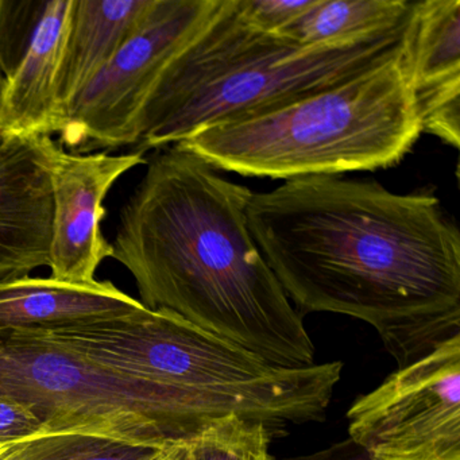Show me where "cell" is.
Segmentation results:
<instances>
[{"label":"cell","instance_id":"cell-20","mask_svg":"<svg viewBox=\"0 0 460 460\" xmlns=\"http://www.w3.org/2000/svg\"><path fill=\"white\" fill-rule=\"evenodd\" d=\"M42 427L44 421L31 406L12 398L0 397V444L36 435Z\"/></svg>","mask_w":460,"mask_h":460},{"label":"cell","instance_id":"cell-6","mask_svg":"<svg viewBox=\"0 0 460 460\" xmlns=\"http://www.w3.org/2000/svg\"><path fill=\"white\" fill-rule=\"evenodd\" d=\"M0 397L31 406L48 432H85L165 447L192 438L155 387L34 335L0 332Z\"/></svg>","mask_w":460,"mask_h":460},{"label":"cell","instance_id":"cell-3","mask_svg":"<svg viewBox=\"0 0 460 460\" xmlns=\"http://www.w3.org/2000/svg\"><path fill=\"white\" fill-rule=\"evenodd\" d=\"M34 335L119 376L163 393L193 435L207 422L236 416L261 422L270 438L325 419L343 363L289 368L271 365L243 347L165 309Z\"/></svg>","mask_w":460,"mask_h":460},{"label":"cell","instance_id":"cell-22","mask_svg":"<svg viewBox=\"0 0 460 460\" xmlns=\"http://www.w3.org/2000/svg\"><path fill=\"white\" fill-rule=\"evenodd\" d=\"M150 460H192V452L188 441H177L166 447L157 456Z\"/></svg>","mask_w":460,"mask_h":460},{"label":"cell","instance_id":"cell-25","mask_svg":"<svg viewBox=\"0 0 460 460\" xmlns=\"http://www.w3.org/2000/svg\"><path fill=\"white\" fill-rule=\"evenodd\" d=\"M190 452H192V451H190ZM192 460H196V459H195V456H193V454H192Z\"/></svg>","mask_w":460,"mask_h":460},{"label":"cell","instance_id":"cell-23","mask_svg":"<svg viewBox=\"0 0 460 460\" xmlns=\"http://www.w3.org/2000/svg\"><path fill=\"white\" fill-rule=\"evenodd\" d=\"M13 443H2L0 444V460H12V448Z\"/></svg>","mask_w":460,"mask_h":460},{"label":"cell","instance_id":"cell-21","mask_svg":"<svg viewBox=\"0 0 460 460\" xmlns=\"http://www.w3.org/2000/svg\"><path fill=\"white\" fill-rule=\"evenodd\" d=\"M277 460V459H274ZM279 460H370L366 452L358 447L351 438L338 441L327 448L301 456L284 457Z\"/></svg>","mask_w":460,"mask_h":460},{"label":"cell","instance_id":"cell-1","mask_svg":"<svg viewBox=\"0 0 460 460\" xmlns=\"http://www.w3.org/2000/svg\"><path fill=\"white\" fill-rule=\"evenodd\" d=\"M246 217L301 316L367 323L398 368L460 333V234L430 193L303 177L252 192Z\"/></svg>","mask_w":460,"mask_h":460},{"label":"cell","instance_id":"cell-19","mask_svg":"<svg viewBox=\"0 0 460 460\" xmlns=\"http://www.w3.org/2000/svg\"><path fill=\"white\" fill-rule=\"evenodd\" d=\"M314 4L316 0H236L239 13L250 26L273 36L289 28Z\"/></svg>","mask_w":460,"mask_h":460},{"label":"cell","instance_id":"cell-16","mask_svg":"<svg viewBox=\"0 0 460 460\" xmlns=\"http://www.w3.org/2000/svg\"><path fill=\"white\" fill-rule=\"evenodd\" d=\"M166 447L96 433L48 432L42 427L13 444L12 460H150Z\"/></svg>","mask_w":460,"mask_h":460},{"label":"cell","instance_id":"cell-4","mask_svg":"<svg viewBox=\"0 0 460 460\" xmlns=\"http://www.w3.org/2000/svg\"><path fill=\"white\" fill-rule=\"evenodd\" d=\"M408 20L366 41L298 47L250 26L236 0H219L147 98L137 152L174 146L209 126L284 106L379 66L402 52Z\"/></svg>","mask_w":460,"mask_h":460},{"label":"cell","instance_id":"cell-8","mask_svg":"<svg viewBox=\"0 0 460 460\" xmlns=\"http://www.w3.org/2000/svg\"><path fill=\"white\" fill-rule=\"evenodd\" d=\"M347 419L370 460H460V333L358 397Z\"/></svg>","mask_w":460,"mask_h":460},{"label":"cell","instance_id":"cell-10","mask_svg":"<svg viewBox=\"0 0 460 460\" xmlns=\"http://www.w3.org/2000/svg\"><path fill=\"white\" fill-rule=\"evenodd\" d=\"M52 137L0 145V282L49 266Z\"/></svg>","mask_w":460,"mask_h":460},{"label":"cell","instance_id":"cell-14","mask_svg":"<svg viewBox=\"0 0 460 460\" xmlns=\"http://www.w3.org/2000/svg\"><path fill=\"white\" fill-rule=\"evenodd\" d=\"M403 66L416 102L460 91V0L411 2Z\"/></svg>","mask_w":460,"mask_h":460},{"label":"cell","instance_id":"cell-9","mask_svg":"<svg viewBox=\"0 0 460 460\" xmlns=\"http://www.w3.org/2000/svg\"><path fill=\"white\" fill-rule=\"evenodd\" d=\"M146 163L139 152L77 155L56 142L52 153L50 277L69 284L95 282V273L112 246L102 233L104 199L126 172Z\"/></svg>","mask_w":460,"mask_h":460},{"label":"cell","instance_id":"cell-18","mask_svg":"<svg viewBox=\"0 0 460 460\" xmlns=\"http://www.w3.org/2000/svg\"><path fill=\"white\" fill-rule=\"evenodd\" d=\"M47 0H0V74H12L44 15Z\"/></svg>","mask_w":460,"mask_h":460},{"label":"cell","instance_id":"cell-12","mask_svg":"<svg viewBox=\"0 0 460 460\" xmlns=\"http://www.w3.org/2000/svg\"><path fill=\"white\" fill-rule=\"evenodd\" d=\"M142 306L111 281L69 284L52 277H23L0 282V332L69 327L122 316Z\"/></svg>","mask_w":460,"mask_h":460},{"label":"cell","instance_id":"cell-24","mask_svg":"<svg viewBox=\"0 0 460 460\" xmlns=\"http://www.w3.org/2000/svg\"><path fill=\"white\" fill-rule=\"evenodd\" d=\"M4 85H6V80H4V75L0 74V101H2V95H4ZM7 139H4L0 134V145H4Z\"/></svg>","mask_w":460,"mask_h":460},{"label":"cell","instance_id":"cell-13","mask_svg":"<svg viewBox=\"0 0 460 460\" xmlns=\"http://www.w3.org/2000/svg\"><path fill=\"white\" fill-rule=\"evenodd\" d=\"M153 2L74 0L58 75L60 128L75 99L133 36Z\"/></svg>","mask_w":460,"mask_h":460},{"label":"cell","instance_id":"cell-15","mask_svg":"<svg viewBox=\"0 0 460 460\" xmlns=\"http://www.w3.org/2000/svg\"><path fill=\"white\" fill-rule=\"evenodd\" d=\"M411 9L408 0H316L279 37L308 48L366 41L400 28Z\"/></svg>","mask_w":460,"mask_h":460},{"label":"cell","instance_id":"cell-7","mask_svg":"<svg viewBox=\"0 0 460 460\" xmlns=\"http://www.w3.org/2000/svg\"><path fill=\"white\" fill-rule=\"evenodd\" d=\"M219 0H155L133 36L85 87L61 123L58 144L88 155L138 144L142 110L172 58Z\"/></svg>","mask_w":460,"mask_h":460},{"label":"cell","instance_id":"cell-17","mask_svg":"<svg viewBox=\"0 0 460 460\" xmlns=\"http://www.w3.org/2000/svg\"><path fill=\"white\" fill-rule=\"evenodd\" d=\"M270 441L261 422L226 416L207 422L188 444L196 460H274Z\"/></svg>","mask_w":460,"mask_h":460},{"label":"cell","instance_id":"cell-2","mask_svg":"<svg viewBox=\"0 0 460 460\" xmlns=\"http://www.w3.org/2000/svg\"><path fill=\"white\" fill-rule=\"evenodd\" d=\"M252 190L179 145L147 163L112 255L142 305L165 309L271 365H314V346L247 225Z\"/></svg>","mask_w":460,"mask_h":460},{"label":"cell","instance_id":"cell-5","mask_svg":"<svg viewBox=\"0 0 460 460\" xmlns=\"http://www.w3.org/2000/svg\"><path fill=\"white\" fill-rule=\"evenodd\" d=\"M421 134L402 49L332 87L177 145L217 171L288 181L390 168Z\"/></svg>","mask_w":460,"mask_h":460},{"label":"cell","instance_id":"cell-11","mask_svg":"<svg viewBox=\"0 0 460 460\" xmlns=\"http://www.w3.org/2000/svg\"><path fill=\"white\" fill-rule=\"evenodd\" d=\"M74 0H49L31 41L6 77L0 101L4 139L52 137L60 130L58 87Z\"/></svg>","mask_w":460,"mask_h":460}]
</instances>
